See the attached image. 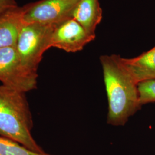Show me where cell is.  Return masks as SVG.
Wrapping results in <instances>:
<instances>
[{"label": "cell", "mask_w": 155, "mask_h": 155, "mask_svg": "<svg viewBox=\"0 0 155 155\" xmlns=\"http://www.w3.org/2000/svg\"><path fill=\"white\" fill-rule=\"evenodd\" d=\"M121 58L117 55L100 58L109 104L107 121L114 126L125 125L141 106L138 83L123 65Z\"/></svg>", "instance_id": "1"}, {"label": "cell", "mask_w": 155, "mask_h": 155, "mask_svg": "<svg viewBox=\"0 0 155 155\" xmlns=\"http://www.w3.org/2000/svg\"><path fill=\"white\" fill-rule=\"evenodd\" d=\"M33 120L25 93L0 85V135L44 153L32 135Z\"/></svg>", "instance_id": "2"}, {"label": "cell", "mask_w": 155, "mask_h": 155, "mask_svg": "<svg viewBox=\"0 0 155 155\" xmlns=\"http://www.w3.org/2000/svg\"><path fill=\"white\" fill-rule=\"evenodd\" d=\"M55 25L22 24L16 48L22 66L28 72L37 74L43 54L51 48V34Z\"/></svg>", "instance_id": "3"}, {"label": "cell", "mask_w": 155, "mask_h": 155, "mask_svg": "<svg viewBox=\"0 0 155 155\" xmlns=\"http://www.w3.org/2000/svg\"><path fill=\"white\" fill-rule=\"evenodd\" d=\"M0 81L5 86L26 93L36 89L38 74L23 68L16 47L0 48Z\"/></svg>", "instance_id": "4"}, {"label": "cell", "mask_w": 155, "mask_h": 155, "mask_svg": "<svg viewBox=\"0 0 155 155\" xmlns=\"http://www.w3.org/2000/svg\"><path fill=\"white\" fill-rule=\"evenodd\" d=\"M79 0H41L21 9L23 24L55 25L71 17Z\"/></svg>", "instance_id": "5"}, {"label": "cell", "mask_w": 155, "mask_h": 155, "mask_svg": "<svg viewBox=\"0 0 155 155\" xmlns=\"http://www.w3.org/2000/svg\"><path fill=\"white\" fill-rule=\"evenodd\" d=\"M95 38V34L89 32L72 17L56 24L50 40V47L67 52H76L83 49Z\"/></svg>", "instance_id": "6"}, {"label": "cell", "mask_w": 155, "mask_h": 155, "mask_svg": "<svg viewBox=\"0 0 155 155\" xmlns=\"http://www.w3.org/2000/svg\"><path fill=\"white\" fill-rule=\"evenodd\" d=\"M121 60L137 83L155 79V47L137 57Z\"/></svg>", "instance_id": "7"}, {"label": "cell", "mask_w": 155, "mask_h": 155, "mask_svg": "<svg viewBox=\"0 0 155 155\" xmlns=\"http://www.w3.org/2000/svg\"><path fill=\"white\" fill-rule=\"evenodd\" d=\"M71 17L89 32L95 34L102 18L99 0H79L72 12Z\"/></svg>", "instance_id": "8"}, {"label": "cell", "mask_w": 155, "mask_h": 155, "mask_svg": "<svg viewBox=\"0 0 155 155\" xmlns=\"http://www.w3.org/2000/svg\"><path fill=\"white\" fill-rule=\"evenodd\" d=\"M22 24L21 8L0 16V48L16 47Z\"/></svg>", "instance_id": "9"}, {"label": "cell", "mask_w": 155, "mask_h": 155, "mask_svg": "<svg viewBox=\"0 0 155 155\" xmlns=\"http://www.w3.org/2000/svg\"><path fill=\"white\" fill-rule=\"evenodd\" d=\"M0 155H51L29 150L11 139L0 137Z\"/></svg>", "instance_id": "10"}, {"label": "cell", "mask_w": 155, "mask_h": 155, "mask_svg": "<svg viewBox=\"0 0 155 155\" xmlns=\"http://www.w3.org/2000/svg\"><path fill=\"white\" fill-rule=\"evenodd\" d=\"M138 91L140 105L155 102V79L138 83Z\"/></svg>", "instance_id": "11"}, {"label": "cell", "mask_w": 155, "mask_h": 155, "mask_svg": "<svg viewBox=\"0 0 155 155\" xmlns=\"http://www.w3.org/2000/svg\"><path fill=\"white\" fill-rule=\"evenodd\" d=\"M17 8L14 0H0V16Z\"/></svg>", "instance_id": "12"}]
</instances>
